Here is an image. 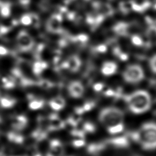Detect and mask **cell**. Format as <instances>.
Instances as JSON below:
<instances>
[{"label":"cell","mask_w":156,"mask_h":156,"mask_svg":"<svg viewBox=\"0 0 156 156\" xmlns=\"http://www.w3.org/2000/svg\"><path fill=\"white\" fill-rule=\"evenodd\" d=\"M106 47L105 46H103V45H101V46H99L98 48V52H104L106 51Z\"/></svg>","instance_id":"cell-28"},{"label":"cell","mask_w":156,"mask_h":156,"mask_svg":"<svg viewBox=\"0 0 156 156\" xmlns=\"http://www.w3.org/2000/svg\"><path fill=\"white\" fill-rule=\"evenodd\" d=\"M149 66L151 71L156 73V54L154 55L149 60Z\"/></svg>","instance_id":"cell-19"},{"label":"cell","mask_w":156,"mask_h":156,"mask_svg":"<svg viewBox=\"0 0 156 156\" xmlns=\"http://www.w3.org/2000/svg\"><path fill=\"white\" fill-rule=\"evenodd\" d=\"M34 156H41V155L39 152H37L34 155Z\"/></svg>","instance_id":"cell-29"},{"label":"cell","mask_w":156,"mask_h":156,"mask_svg":"<svg viewBox=\"0 0 156 156\" xmlns=\"http://www.w3.org/2000/svg\"><path fill=\"white\" fill-rule=\"evenodd\" d=\"M16 102L15 99L10 97L0 98V105L3 108H10L15 104Z\"/></svg>","instance_id":"cell-14"},{"label":"cell","mask_w":156,"mask_h":156,"mask_svg":"<svg viewBox=\"0 0 156 156\" xmlns=\"http://www.w3.org/2000/svg\"><path fill=\"white\" fill-rule=\"evenodd\" d=\"M8 138L11 141L15 143L21 144L24 141V138L22 135L13 132L9 133V134L8 135Z\"/></svg>","instance_id":"cell-17"},{"label":"cell","mask_w":156,"mask_h":156,"mask_svg":"<svg viewBox=\"0 0 156 156\" xmlns=\"http://www.w3.org/2000/svg\"><path fill=\"white\" fill-rule=\"evenodd\" d=\"M81 66V60L77 55H71L66 60L65 66L71 72L77 71Z\"/></svg>","instance_id":"cell-7"},{"label":"cell","mask_w":156,"mask_h":156,"mask_svg":"<svg viewBox=\"0 0 156 156\" xmlns=\"http://www.w3.org/2000/svg\"><path fill=\"white\" fill-rule=\"evenodd\" d=\"M144 76V71L142 68L135 64L127 66L122 73L124 80L129 83H137L143 79Z\"/></svg>","instance_id":"cell-4"},{"label":"cell","mask_w":156,"mask_h":156,"mask_svg":"<svg viewBox=\"0 0 156 156\" xmlns=\"http://www.w3.org/2000/svg\"><path fill=\"white\" fill-rule=\"evenodd\" d=\"M0 83L1 84V86L5 89L12 88L15 85V80L10 75L2 77L0 79Z\"/></svg>","instance_id":"cell-12"},{"label":"cell","mask_w":156,"mask_h":156,"mask_svg":"<svg viewBox=\"0 0 156 156\" xmlns=\"http://www.w3.org/2000/svg\"><path fill=\"white\" fill-rule=\"evenodd\" d=\"M27 123V118L23 115H19L14 117L12 120V127L17 130L23 129Z\"/></svg>","instance_id":"cell-11"},{"label":"cell","mask_w":156,"mask_h":156,"mask_svg":"<svg viewBox=\"0 0 156 156\" xmlns=\"http://www.w3.org/2000/svg\"><path fill=\"white\" fill-rule=\"evenodd\" d=\"M132 138L138 141L145 149L156 147V123L149 122L143 124L140 129L132 133Z\"/></svg>","instance_id":"cell-2"},{"label":"cell","mask_w":156,"mask_h":156,"mask_svg":"<svg viewBox=\"0 0 156 156\" xmlns=\"http://www.w3.org/2000/svg\"><path fill=\"white\" fill-rule=\"evenodd\" d=\"M64 122L55 115H52L49 117L48 129L50 130H58L64 127Z\"/></svg>","instance_id":"cell-10"},{"label":"cell","mask_w":156,"mask_h":156,"mask_svg":"<svg viewBox=\"0 0 156 156\" xmlns=\"http://www.w3.org/2000/svg\"><path fill=\"white\" fill-rule=\"evenodd\" d=\"M49 105L52 109H53L54 110H55V111H58L63 108L60 105H58L57 104L54 102L52 99L49 102Z\"/></svg>","instance_id":"cell-22"},{"label":"cell","mask_w":156,"mask_h":156,"mask_svg":"<svg viewBox=\"0 0 156 156\" xmlns=\"http://www.w3.org/2000/svg\"><path fill=\"white\" fill-rule=\"evenodd\" d=\"M126 102L130 110L135 114L147 112L151 105V96L144 90H138L130 94L126 98Z\"/></svg>","instance_id":"cell-1"},{"label":"cell","mask_w":156,"mask_h":156,"mask_svg":"<svg viewBox=\"0 0 156 156\" xmlns=\"http://www.w3.org/2000/svg\"><path fill=\"white\" fill-rule=\"evenodd\" d=\"M99 120L107 129L115 125L123 124L124 113L118 108L105 107L100 112Z\"/></svg>","instance_id":"cell-3"},{"label":"cell","mask_w":156,"mask_h":156,"mask_svg":"<svg viewBox=\"0 0 156 156\" xmlns=\"http://www.w3.org/2000/svg\"><path fill=\"white\" fill-rule=\"evenodd\" d=\"M52 100L55 102L56 104H57L58 105H60L62 108H63L65 105V99L61 97V96H57L53 99H52Z\"/></svg>","instance_id":"cell-20"},{"label":"cell","mask_w":156,"mask_h":156,"mask_svg":"<svg viewBox=\"0 0 156 156\" xmlns=\"http://www.w3.org/2000/svg\"><path fill=\"white\" fill-rule=\"evenodd\" d=\"M38 85L43 88L48 89V88H49L51 87H52V83L47 80H41L38 82Z\"/></svg>","instance_id":"cell-21"},{"label":"cell","mask_w":156,"mask_h":156,"mask_svg":"<svg viewBox=\"0 0 156 156\" xmlns=\"http://www.w3.org/2000/svg\"><path fill=\"white\" fill-rule=\"evenodd\" d=\"M73 144L76 147L82 146L84 144V141L83 140H74L73 141Z\"/></svg>","instance_id":"cell-27"},{"label":"cell","mask_w":156,"mask_h":156,"mask_svg":"<svg viewBox=\"0 0 156 156\" xmlns=\"http://www.w3.org/2000/svg\"><path fill=\"white\" fill-rule=\"evenodd\" d=\"M44 104V101L40 99H32L29 103V107L31 110H36L41 108Z\"/></svg>","instance_id":"cell-15"},{"label":"cell","mask_w":156,"mask_h":156,"mask_svg":"<svg viewBox=\"0 0 156 156\" xmlns=\"http://www.w3.org/2000/svg\"><path fill=\"white\" fill-rule=\"evenodd\" d=\"M124 130V124H119L107 128L108 132L111 134H116L121 133Z\"/></svg>","instance_id":"cell-18"},{"label":"cell","mask_w":156,"mask_h":156,"mask_svg":"<svg viewBox=\"0 0 156 156\" xmlns=\"http://www.w3.org/2000/svg\"><path fill=\"white\" fill-rule=\"evenodd\" d=\"M110 143H112L113 144L118 146H126L128 144V141L127 139L124 137H117V138H114L110 140Z\"/></svg>","instance_id":"cell-16"},{"label":"cell","mask_w":156,"mask_h":156,"mask_svg":"<svg viewBox=\"0 0 156 156\" xmlns=\"http://www.w3.org/2000/svg\"><path fill=\"white\" fill-rule=\"evenodd\" d=\"M132 42L136 46H140L142 44L141 40L137 37H135L132 38Z\"/></svg>","instance_id":"cell-24"},{"label":"cell","mask_w":156,"mask_h":156,"mask_svg":"<svg viewBox=\"0 0 156 156\" xmlns=\"http://www.w3.org/2000/svg\"><path fill=\"white\" fill-rule=\"evenodd\" d=\"M84 129L88 132H93L95 130V127L94 126L93 124H92L91 123H89V122H87L84 124Z\"/></svg>","instance_id":"cell-23"},{"label":"cell","mask_w":156,"mask_h":156,"mask_svg":"<svg viewBox=\"0 0 156 156\" xmlns=\"http://www.w3.org/2000/svg\"><path fill=\"white\" fill-rule=\"evenodd\" d=\"M68 89L70 96L74 98H80L84 92L83 86L79 81L71 82L69 84Z\"/></svg>","instance_id":"cell-6"},{"label":"cell","mask_w":156,"mask_h":156,"mask_svg":"<svg viewBox=\"0 0 156 156\" xmlns=\"http://www.w3.org/2000/svg\"><path fill=\"white\" fill-rule=\"evenodd\" d=\"M48 66L47 63L43 61H36L32 65V71L34 74L40 75Z\"/></svg>","instance_id":"cell-13"},{"label":"cell","mask_w":156,"mask_h":156,"mask_svg":"<svg viewBox=\"0 0 156 156\" xmlns=\"http://www.w3.org/2000/svg\"><path fill=\"white\" fill-rule=\"evenodd\" d=\"M62 152V145L57 140H53L50 143V151L48 156H58Z\"/></svg>","instance_id":"cell-9"},{"label":"cell","mask_w":156,"mask_h":156,"mask_svg":"<svg viewBox=\"0 0 156 156\" xmlns=\"http://www.w3.org/2000/svg\"><path fill=\"white\" fill-rule=\"evenodd\" d=\"M17 41L19 48L23 52L30 51L34 44V42L31 37L24 32H22L19 35Z\"/></svg>","instance_id":"cell-5"},{"label":"cell","mask_w":156,"mask_h":156,"mask_svg":"<svg viewBox=\"0 0 156 156\" xmlns=\"http://www.w3.org/2000/svg\"><path fill=\"white\" fill-rule=\"evenodd\" d=\"M103 87H104V85L101 83H95L93 86V88L96 91H99L102 90Z\"/></svg>","instance_id":"cell-25"},{"label":"cell","mask_w":156,"mask_h":156,"mask_svg":"<svg viewBox=\"0 0 156 156\" xmlns=\"http://www.w3.org/2000/svg\"><path fill=\"white\" fill-rule=\"evenodd\" d=\"M117 71V65L113 62H105L103 63L101 68V73L106 76L114 74Z\"/></svg>","instance_id":"cell-8"},{"label":"cell","mask_w":156,"mask_h":156,"mask_svg":"<svg viewBox=\"0 0 156 156\" xmlns=\"http://www.w3.org/2000/svg\"><path fill=\"white\" fill-rule=\"evenodd\" d=\"M1 123V118H0V124Z\"/></svg>","instance_id":"cell-30"},{"label":"cell","mask_w":156,"mask_h":156,"mask_svg":"<svg viewBox=\"0 0 156 156\" xmlns=\"http://www.w3.org/2000/svg\"><path fill=\"white\" fill-rule=\"evenodd\" d=\"M9 54V51L5 47L0 45V55L4 56Z\"/></svg>","instance_id":"cell-26"}]
</instances>
